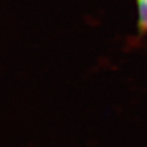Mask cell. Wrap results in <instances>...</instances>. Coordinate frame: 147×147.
I'll use <instances>...</instances> for the list:
<instances>
[{
	"label": "cell",
	"mask_w": 147,
	"mask_h": 147,
	"mask_svg": "<svg viewBox=\"0 0 147 147\" xmlns=\"http://www.w3.org/2000/svg\"><path fill=\"white\" fill-rule=\"evenodd\" d=\"M138 12V33L141 36L147 35V0H136Z\"/></svg>",
	"instance_id": "obj_1"
}]
</instances>
